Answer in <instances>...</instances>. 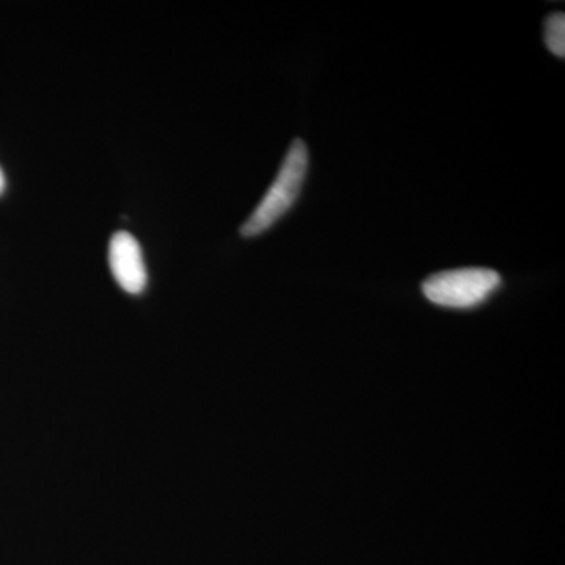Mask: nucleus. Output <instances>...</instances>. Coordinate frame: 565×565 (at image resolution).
I'll return each instance as SVG.
<instances>
[{"label": "nucleus", "instance_id": "obj_5", "mask_svg": "<svg viewBox=\"0 0 565 565\" xmlns=\"http://www.w3.org/2000/svg\"><path fill=\"white\" fill-rule=\"evenodd\" d=\"M3 191H6V174L0 169V195H2Z\"/></svg>", "mask_w": 565, "mask_h": 565}, {"label": "nucleus", "instance_id": "obj_1", "mask_svg": "<svg viewBox=\"0 0 565 565\" xmlns=\"http://www.w3.org/2000/svg\"><path fill=\"white\" fill-rule=\"evenodd\" d=\"M308 166H310V159H308L307 145L302 139L294 140L273 185L241 228L244 237H255L267 232L286 212L291 210L302 191Z\"/></svg>", "mask_w": 565, "mask_h": 565}, {"label": "nucleus", "instance_id": "obj_3", "mask_svg": "<svg viewBox=\"0 0 565 565\" xmlns=\"http://www.w3.org/2000/svg\"><path fill=\"white\" fill-rule=\"evenodd\" d=\"M109 264L111 275L122 291L141 294L147 288L148 275L143 253L132 234L118 232L109 244Z\"/></svg>", "mask_w": 565, "mask_h": 565}, {"label": "nucleus", "instance_id": "obj_4", "mask_svg": "<svg viewBox=\"0 0 565 565\" xmlns=\"http://www.w3.org/2000/svg\"><path fill=\"white\" fill-rule=\"evenodd\" d=\"M545 44L556 57L565 55V14L553 13L545 20Z\"/></svg>", "mask_w": 565, "mask_h": 565}, {"label": "nucleus", "instance_id": "obj_2", "mask_svg": "<svg viewBox=\"0 0 565 565\" xmlns=\"http://www.w3.org/2000/svg\"><path fill=\"white\" fill-rule=\"evenodd\" d=\"M500 286L501 277L497 270L465 267L430 275L423 282V294L440 307L468 310L484 303Z\"/></svg>", "mask_w": 565, "mask_h": 565}]
</instances>
